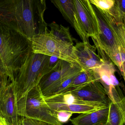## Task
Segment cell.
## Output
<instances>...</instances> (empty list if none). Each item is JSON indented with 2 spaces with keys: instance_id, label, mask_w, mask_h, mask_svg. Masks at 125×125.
<instances>
[{
  "instance_id": "4fadbf2b",
  "label": "cell",
  "mask_w": 125,
  "mask_h": 125,
  "mask_svg": "<svg viewBox=\"0 0 125 125\" xmlns=\"http://www.w3.org/2000/svg\"><path fill=\"white\" fill-rule=\"evenodd\" d=\"M68 91L76 98L83 101L103 103L109 105V99L105 90L98 81Z\"/></svg>"
},
{
  "instance_id": "5bb4252c",
  "label": "cell",
  "mask_w": 125,
  "mask_h": 125,
  "mask_svg": "<svg viewBox=\"0 0 125 125\" xmlns=\"http://www.w3.org/2000/svg\"><path fill=\"white\" fill-rule=\"evenodd\" d=\"M98 79V81L105 88L109 99L112 97V89L119 86V83L115 76L116 69L110 59L104 60L103 64L93 70Z\"/></svg>"
},
{
  "instance_id": "cb8c5ba5",
  "label": "cell",
  "mask_w": 125,
  "mask_h": 125,
  "mask_svg": "<svg viewBox=\"0 0 125 125\" xmlns=\"http://www.w3.org/2000/svg\"><path fill=\"white\" fill-rule=\"evenodd\" d=\"M6 74L9 76V72L6 65L4 64L1 57L0 55V76L3 74Z\"/></svg>"
},
{
  "instance_id": "603a6c76",
  "label": "cell",
  "mask_w": 125,
  "mask_h": 125,
  "mask_svg": "<svg viewBox=\"0 0 125 125\" xmlns=\"http://www.w3.org/2000/svg\"><path fill=\"white\" fill-rule=\"evenodd\" d=\"M10 80L9 79L7 74H4L0 76V97L6 89V87Z\"/></svg>"
},
{
  "instance_id": "9a60e30c",
  "label": "cell",
  "mask_w": 125,
  "mask_h": 125,
  "mask_svg": "<svg viewBox=\"0 0 125 125\" xmlns=\"http://www.w3.org/2000/svg\"><path fill=\"white\" fill-rule=\"evenodd\" d=\"M109 107L94 112L81 114L70 119L73 125H105L108 116Z\"/></svg>"
},
{
  "instance_id": "9c48e42d",
  "label": "cell",
  "mask_w": 125,
  "mask_h": 125,
  "mask_svg": "<svg viewBox=\"0 0 125 125\" xmlns=\"http://www.w3.org/2000/svg\"><path fill=\"white\" fill-rule=\"evenodd\" d=\"M75 14L84 42L95 39L99 34L98 21L93 5L89 0H73Z\"/></svg>"
},
{
  "instance_id": "30bf717a",
  "label": "cell",
  "mask_w": 125,
  "mask_h": 125,
  "mask_svg": "<svg viewBox=\"0 0 125 125\" xmlns=\"http://www.w3.org/2000/svg\"><path fill=\"white\" fill-rule=\"evenodd\" d=\"M0 116L10 125H21L18 114L17 89L15 81H10L0 97Z\"/></svg>"
},
{
  "instance_id": "ffe728a7",
  "label": "cell",
  "mask_w": 125,
  "mask_h": 125,
  "mask_svg": "<svg viewBox=\"0 0 125 125\" xmlns=\"http://www.w3.org/2000/svg\"><path fill=\"white\" fill-rule=\"evenodd\" d=\"M109 11L111 14L123 17L125 14V0H115L114 6Z\"/></svg>"
},
{
  "instance_id": "e0dca14e",
  "label": "cell",
  "mask_w": 125,
  "mask_h": 125,
  "mask_svg": "<svg viewBox=\"0 0 125 125\" xmlns=\"http://www.w3.org/2000/svg\"><path fill=\"white\" fill-rule=\"evenodd\" d=\"M109 13L112 25L119 40L120 53L123 63L125 62V25L123 21V17Z\"/></svg>"
},
{
  "instance_id": "4316f807",
  "label": "cell",
  "mask_w": 125,
  "mask_h": 125,
  "mask_svg": "<svg viewBox=\"0 0 125 125\" xmlns=\"http://www.w3.org/2000/svg\"><path fill=\"white\" fill-rule=\"evenodd\" d=\"M123 22H124V23H125V15H124V17H123Z\"/></svg>"
},
{
  "instance_id": "7c38bea8",
  "label": "cell",
  "mask_w": 125,
  "mask_h": 125,
  "mask_svg": "<svg viewBox=\"0 0 125 125\" xmlns=\"http://www.w3.org/2000/svg\"><path fill=\"white\" fill-rule=\"evenodd\" d=\"M109 110L105 125H125V94L119 86L112 89V97L109 99Z\"/></svg>"
},
{
  "instance_id": "83f0119b",
  "label": "cell",
  "mask_w": 125,
  "mask_h": 125,
  "mask_svg": "<svg viewBox=\"0 0 125 125\" xmlns=\"http://www.w3.org/2000/svg\"></svg>"
},
{
  "instance_id": "277c9868",
  "label": "cell",
  "mask_w": 125,
  "mask_h": 125,
  "mask_svg": "<svg viewBox=\"0 0 125 125\" xmlns=\"http://www.w3.org/2000/svg\"><path fill=\"white\" fill-rule=\"evenodd\" d=\"M51 58L49 56L33 52L28 57L14 80L17 103L38 86L42 78L54 69L57 62H52Z\"/></svg>"
},
{
  "instance_id": "2e32d148",
  "label": "cell",
  "mask_w": 125,
  "mask_h": 125,
  "mask_svg": "<svg viewBox=\"0 0 125 125\" xmlns=\"http://www.w3.org/2000/svg\"><path fill=\"white\" fill-rule=\"evenodd\" d=\"M51 2L59 10L64 19L75 29L83 42V37L80 31L75 14L73 0H52Z\"/></svg>"
},
{
  "instance_id": "484cf974",
  "label": "cell",
  "mask_w": 125,
  "mask_h": 125,
  "mask_svg": "<svg viewBox=\"0 0 125 125\" xmlns=\"http://www.w3.org/2000/svg\"><path fill=\"white\" fill-rule=\"evenodd\" d=\"M0 125H10L3 117L0 116Z\"/></svg>"
},
{
  "instance_id": "5b68a950",
  "label": "cell",
  "mask_w": 125,
  "mask_h": 125,
  "mask_svg": "<svg viewBox=\"0 0 125 125\" xmlns=\"http://www.w3.org/2000/svg\"><path fill=\"white\" fill-rule=\"evenodd\" d=\"M93 7L99 28L98 36L92 39L94 45L104 51L119 69L123 62L120 53L119 40L112 25L111 14L108 11H102L93 5Z\"/></svg>"
},
{
  "instance_id": "8992f818",
  "label": "cell",
  "mask_w": 125,
  "mask_h": 125,
  "mask_svg": "<svg viewBox=\"0 0 125 125\" xmlns=\"http://www.w3.org/2000/svg\"><path fill=\"white\" fill-rule=\"evenodd\" d=\"M21 117H28L46 123L50 125H62L58 120L57 112L47 104L39 86L31 90L17 103Z\"/></svg>"
},
{
  "instance_id": "3957f363",
  "label": "cell",
  "mask_w": 125,
  "mask_h": 125,
  "mask_svg": "<svg viewBox=\"0 0 125 125\" xmlns=\"http://www.w3.org/2000/svg\"><path fill=\"white\" fill-rule=\"evenodd\" d=\"M31 52L29 39L0 23V55L8 70L11 81H14Z\"/></svg>"
},
{
  "instance_id": "ac0fdd59",
  "label": "cell",
  "mask_w": 125,
  "mask_h": 125,
  "mask_svg": "<svg viewBox=\"0 0 125 125\" xmlns=\"http://www.w3.org/2000/svg\"><path fill=\"white\" fill-rule=\"evenodd\" d=\"M95 81H98V79L93 70H82L73 79L64 92L75 89Z\"/></svg>"
},
{
  "instance_id": "7a4b0ae2",
  "label": "cell",
  "mask_w": 125,
  "mask_h": 125,
  "mask_svg": "<svg viewBox=\"0 0 125 125\" xmlns=\"http://www.w3.org/2000/svg\"><path fill=\"white\" fill-rule=\"evenodd\" d=\"M48 26L50 30L30 40L32 52L56 57L80 66L74 51V39L69 28L54 22Z\"/></svg>"
},
{
  "instance_id": "d6986e66",
  "label": "cell",
  "mask_w": 125,
  "mask_h": 125,
  "mask_svg": "<svg viewBox=\"0 0 125 125\" xmlns=\"http://www.w3.org/2000/svg\"><path fill=\"white\" fill-rule=\"evenodd\" d=\"M90 3L100 10L109 11L114 6V0H89Z\"/></svg>"
},
{
  "instance_id": "8fae6325",
  "label": "cell",
  "mask_w": 125,
  "mask_h": 125,
  "mask_svg": "<svg viewBox=\"0 0 125 125\" xmlns=\"http://www.w3.org/2000/svg\"><path fill=\"white\" fill-rule=\"evenodd\" d=\"M96 50L89 42H78L74 45L75 54L83 70H94L103 64L104 61L97 54Z\"/></svg>"
},
{
  "instance_id": "7402d4cb",
  "label": "cell",
  "mask_w": 125,
  "mask_h": 125,
  "mask_svg": "<svg viewBox=\"0 0 125 125\" xmlns=\"http://www.w3.org/2000/svg\"><path fill=\"white\" fill-rule=\"evenodd\" d=\"M21 125H50L40 120L28 117H21Z\"/></svg>"
},
{
  "instance_id": "ba28073f",
  "label": "cell",
  "mask_w": 125,
  "mask_h": 125,
  "mask_svg": "<svg viewBox=\"0 0 125 125\" xmlns=\"http://www.w3.org/2000/svg\"><path fill=\"white\" fill-rule=\"evenodd\" d=\"M83 70L80 66L59 59L54 69L42 78L38 86L44 97H49L65 81Z\"/></svg>"
},
{
  "instance_id": "d4e9b609",
  "label": "cell",
  "mask_w": 125,
  "mask_h": 125,
  "mask_svg": "<svg viewBox=\"0 0 125 125\" xmlns=\"http://www.w3.org/2000/svg\"><path fill=\"white\" fill-rule=\"evenodd\" d=\"M120 72L123 77L125 82V62L123 63L121 68L120 69Z\"/></svg>"
},
{
  "instance_id": "44dd1931",
  "label": "cell",
  "mask_w": 125,
  "mask_h": 125,
  "mask_svg": "<svg viewBox=\"0 0 125 125\" xmlns=\"http://www.w3.org/2000/svg\"><path fill=\"white\" fill-rule=\"evenodd\" d=\"M73 113L66 111H59L57 112L58 120L61 124L67 122L70 119Z\"/></svg>"
},
{
  "instance_id": "6da1fadb",
  "label": "cell",
  "mask_w": 125,
  "mask_h": 125,
  "mask_svg": "<svg viewBox=\"0 0 125 125\" xmlns=\"http://www.w3.org/2000/svg\"><path fill=\"white\" fill-rule=\"evenodd\" d=\"M45 0H0V23L30 40L48 31Z\"/></svg>"
},
{
  "instance_id": "52a82bcc",
  "label": "cell",
  "mask_w": 125,
  "mask_h": 125,
  "mask_svg": "<svg viewBox=\"0 0 125 125\" xmlns=\"http://www.w3.org/2000/svg\"><path fill=\"white\" fill-rule=\"evenodd\" d=\"M49 107L55 111H66L73 114L91 113L104 108L109 105L79 100L69 91L45 98Z\"/></svg>"
}]
</instances>
